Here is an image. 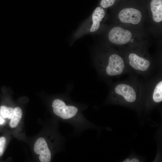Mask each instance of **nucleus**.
Instances as JSON below:
<instances>
[{
	"label": "nucleus",
	"instance_id": "obj_7",
	"mask_svg": "<svg viewBox=\"0 0 162 162\" xmlns=\"http://www.w3.org/2000/svg\"><path fill=\"white\" fill-rule=\"evenodd\" d=\"M34 151L39 155V159L41 162H50L51 159V153L45 139L43 137L38 139L35 142Z\"/></svg>",
	"mask_w": 162,
	"mask_h": 162
},
{
	"label": "nucleus",
	"instance_id": "obj_5",
	"mask_svg": "<svg viewBox=\"0 0 162 162\" xmlns=\"http://www.w3.org/2000/svg\"><path fill=\"white\" fill-rule=\"evenodd\" d=\"M133 37V34L130 31L119 26L112 28L108 34L110 42L116 45H124L132 43Z\"/></svg>",
	"mask_w": 162,
	"mask_h": 162
},
{
	"label": "nucleus",
	"instance_id": "obj_1",
	"mask_svg": "<svg viewBox=\"0 0 162 162\" xmlns=\"http://www.w3.org/2000/svg\"><path fill=\"white\" fill-rule=\"evenodd\" d=\"M96 66L102 75L107 77L120 76L128 67L124 58L118 53L112 52L98 59Z\"/></svg>",
	"mask_w": 162,
	"mask_h": 162
},
{
	"label": "nucleus",
	"instance_id": "obj_6",
	"mask_svg": "<svg viewBox=\"0 0 162 162\" xmlns=\"http://www.w3.org/2000/svg\"><path fill=\"white\" fill-rule=\"evenodd\" d=\"M118 18L123 23L137 25L142 19V14L140 10L134 8H126L122 9L118 13Z\"/></svg>",
	"mask_w": 162,
	"mask_h": 162
},
{
	"label": "nucleus",
	"instance_id": "obj_12",
	"mask_svg": "<svg viewBox=\"0 0 162 162\" xmlns=\"http://www.w3.org/2000/svg\"><path fill=\"white\" fill-rule=\"evenodd\" d=\"M14 109L12 107L2 106L0 107V112L4 118L10 119L13 113Z\"/></svg>",
	"mask_w": 162,
	"mask_h": 162
},
{
	"label": "nucleus",
	"instance_id": "obj_14",
	"mask_svg": "<svg viewBox=\"0 0 162 162\" xmlns=\"http://www.w3.org/2000/svg\"><path fill=\"white\" fill-rule=\"evenodd\" d=\"M6 143V139L4 137H0V156H2L4 152Z\"/></svg>",
	"mask_w": 162,
	"mask_h": 162
},
{
	"label": "nucleus",
	"instance_id": "obj_17",
	"mask_svg": "<svg viewBox=\"0 0 162 162\" xmlns=\"http://www.w3.org/2000/svg\"><path fill=\"white\" fill-rule=\"evenodd\" d=\"M130 160L129 159H127L123 161V162H130Z\"/></svg>",
	"mask_w": 162,
	"mask_h": 162
},
{
	"label": "nucleus",
	"instance_id": "obj_9",
	"mask_svg": "<svg viewBox=\"0 0 162 162\" xmlns=\"http://www.w3.org/2000/svg\"><path fill=\"white\" fill-rule=\"evenodd\" d=\"M150 7L154 21L157 23L161 22L162 21V0H152Z\"/></svg>",
	"mask_w": 162,
	"mask_h": 162
},
{
	"label": "nucleus",
	"instance_id": "obj_2",
	"mask_svg": "<svg viewBox=\"0 0 162 162\" xmlns=\"http://www.w3.org/2000/svg\"><path fill=\"white\" fill-rule=\"evenodd\" d=\"M52 106L55 114L65 121H73L77 119L80 115L79 108L64 99L54 100Z\"/></svg>",
	"mask_w": 162,
	"mask_h": 162
},
{
	"label": "nucleus",
	"instance_id": "obj_3",
	"mask_svg": "<svg viewBox=\"0 0 162 162\" xmlns=\"http://www.w3.org/2000/svg\"><path fill=\"white\" fill-rule=\"evenodd\" d=\"M124 59L128 67L138 73H148L153 67L151 60L138 51H130Z\"/></svg>",
	"mask_w": 162,
	"mask_h": 162
},
{
	"label": "nucleus",
	"instance_id": "obj_4",
	"mask_svg": "<svg viewBox=\"0 0 162 162\" xmlns=\"http://www.w3.org/2000/svg\"><path fill=\"white\" fill-rule=\"evenodd\" d=\"M138 85L130 82H120L116 84L112 87V93L123 98L127 101L132 103L136 99Z\"/></svg>",
	"mask_w": 162,
	"mask_h": 162
},
{
	"label": "nucleus",
	"instance_id": "obj_10",
	"mask_svg": "<svg viewBox=\"0 0 162 162\" xmlns=\"http://www.w3.org/2000/svg\"><path fill=\"white\" fill-rule=\"evenodd\" d=\"M152 98L154 102L159 103L162 100V80L158 79L153 84Z\"/></svg>",
	"mask_w": 162,
	"mask_h": 162
},
{
	"label": "nucleus",
	"instance_id": "obj_16",
	"mask_svg": "<svg viewBox=\"0 0 162 162\" xmlns=\"http://www.w3.org/2000/svg\"><path fill=\"white\" fill-rule=\"evenodd\" d=\"M4 122V119L0 116V124H3Z\"/></svg>",
	"mask_w": 162,
	"mask_h": 162
},
{
	"label": "nucleus",
	"instance_id": "obj_15",
	"mask_svg": "<svg viewBox=\"0 0 162 162\" xmlns=\"http://www.w3.org/2000/svg\"><path fill=\"white\" fill-rule=\"evenodd\" d=\"M139 161L136 158H133L130 161V162H139Z\"/></svg>",
	"mask_w": 162,
	"mask_h": 162
},
{
	"label": "nucleus",
	"instance_id": "obj_8",
	"mask_svg": "<svg viewBox=\"0 0 162 162\" xmlns=\"http://www.w3.org/2000/svg\"><path fill=\"white\" fill-rule=\"evenodd\" d=\"M105 15L104 10L101 7H97L92 15V23L89 29L91 32H94L98 30L100 23Z\"/></svg>",
	"mask_w": 162,
	"mask_h": 162
},
{
	"label": "nucleus",
	"instance_id": "obj_11",
	"mask_svg": "<svg viewBox=\"0 0 162 162\" xmlns=\"http://www.w3.org/2000/svg\"><path fill=\"white\" fill-rule=\"evenodd\" d=\"M22 110L20 107H16L14 109L10 124L11 128H15L17 125L22 118Z\"/></svg>",
	"mask_w": 162,
	"mask_h": 162
},
{
	"label": "nucleus",
	"instance_id": "obj_13",
	"mask_svg": "<svg viewBox=\"0 0 162 162\" xmlns=\"http://www.w3.org/2000/svg\"><path fill=\"white\" fill-rule=\"evenodd\" d=\"M116 0H101L100 4L102 8H107L112 6Z\"/></svg>",
	"mask_w": 162,
	"mask_h": 162
}]
</instances>
